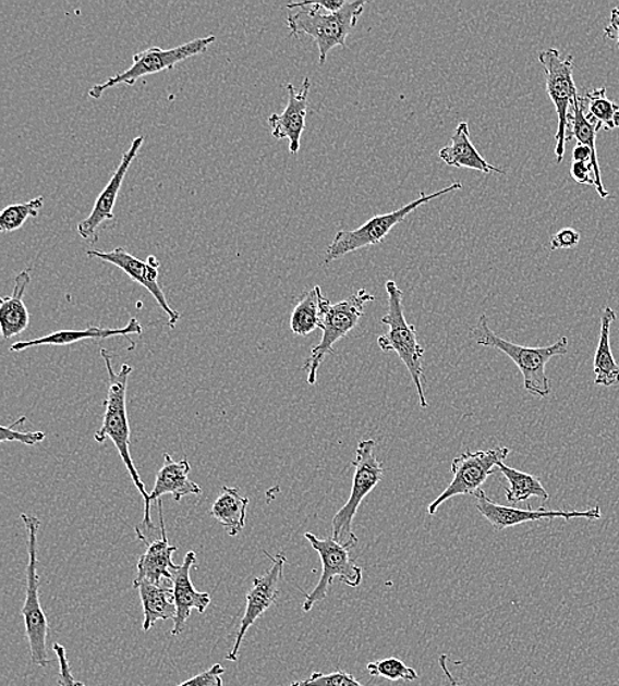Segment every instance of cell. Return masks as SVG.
I'll use <instances>...</instances> for the list:
<instances>
[{
	"label": "cell",
	"instance_id": "obj_38",
	"mask_svg": "<svg viewBox=\"0 0 619 686\" xmlns=\"http://www.w3.org/2000/svg\"><path fill=\"white\" fill-rule=\"evenodd\" d=\"M593 168L591 163H581V161H573L571 166V176L579 184L594 185V180L591 177Z\"/></svg>",
	"mask_w": 619,
	"mask_h": 686
},
{
	"label": "cell",
	"instance_id": "obj_24",
	"mask_svg": "<svg viewBox=\"0 0 619 686\" xmlns=\"http://www.w3.org/2000/svg\"><path fill=\"white\" fill-rule=\"evenodd\" d=\"M139 590L143 604V632L148 633L159 621H173L177 616V604H174L173 585L166 583L156 585L151 583H141L134 585Z\"/></svg>",
	"mask_w": 619,
	"mask_h": 686
},
{
	"label": "cell",
	"instance_id": "obj_36",
	"mask_svg": "<svg viewBox=\"0 0 619 686\" xmlns=\"http://www.w3.org/2000/svg\"><path fill=\"white\" fill-rule=\"evenodd\" d=\"M53 652L58 654V660H59V666H60L59 685L60 686H86L85 684L77 682V679L74 678L72 670H71V665H69L65 647L60 644H54Z\"/></svg>",
	"mask_w": 619,
	"mask_h": 686
},
{
	"label": "cell",
	"instance_id": "obj_3",
	"mask_svg": "<svg viewBox=\"0 0 619 686\" xmlns=\"http://www.w3.org/2000/svg\"><path fill=\"white\" fill-rule=\"evenodd\" d=\"M473 336L480 346L496 348L514 362L519 371L522 372L524 389L531 395L547 397L551 394V383L546 373V366L553 358L562 357L568 353L567 336H561L554 345L546 347L517 345L494 333L486 315L480 317L477 326L473 329Z\"/></svg>",
	"mask_w": 619,
	"mask_h": 686
},
{
	"label": "cell",
	"instance_id": "obj_18",
	"mask_svg": "<svg viewBox=\"0 0 619 686\" xmlns=\"http://www.w3.org/2000/svg\"><path fill=\"white\" fill-rule=\"evenodd\" d=\"M196 559V552L190 551L185 554L183 564L172 571L174 604H177V616H174L171 632L173 636L184 633L192 610H197L199 614H203L211 602L209 592L198 591L192 584L191 571Z\"/></svg>",
	"mask_w": 619,
	"mask_h": 686
},
{
	"label": "cell",
	"instance_id": "obj_41",
	"mask_svg": "<svg viewBox=\"0 0 619 686\" xmlns=\"http://www.w3.org/2000/svg\"><path fill=\"white\" fill-rule=\"evenodd\" d=\"M447 663H448L447 654H441V657L439 658V664L441 666L444 675H446L449 686H461V684L459 683V679H456L452 673H450L447 666Z\"/></svg>",
	"mask_w": 619,
	"mask_h": 686
},
{
	"label": "cell",
	"instance_id": "obj_23",
	"mask_svg": "<svg viewBox=\"0 0 619 686\" xmlns=\"http://www.w3.org/2000/svg\"><path fill=\"white\" fill-rule=\"evenodd\" d=\"M29 283L31 272L27 268L17 274L12 295L2 297L0 301V329H2L3 340L14 339V336L26 332L29 326V311L24 304V295H26Z\"/></svg>",
	"mask_w": 619,
	"mask_h": 686
},
{
	"label": "cell",
	"instance_id": "obj_31",
	"mask_svg": "<svg viewBox=\"0 0 619 686\" xmlns=\"http://www.w3.org/2000/svg\"><path fill=\"white\" fill-rule=\"evenodd\" d=\"M43 206V197H36L28 203L8 206L0 215V230L2 233L16 232L24 226L28 218L39 217Z\"/></svg>",
	"mask_w": 619,
	"mask_h": 686
},
{
	"label": "cell",
	"instance_id": "obj_10",
	"mask_svg": "<svg viewBox=\"0 0 619 686\" xmlns=\"http://www.w3.org/2000/svg\"><path fill=\"white\" fill-rule=\"evenodd\" d=\"M539 62L546 76V89L548 97L558 112L559 126L556 131L555 155L556 163L560 164L565 159L567 134L569 126V108L579 99L576 84L573 79V56L562 59L558 49L548 48L539 53Z\"/></svg>",
	"mask_w": 619,
	"mask_h": 686
},
{
	"label": "cell",
	"instance_id": "obj_33",
	"mask_svg": "<svg viewBox=\"0 0 619 686\" xmlns=\"http://www.w3.org/2000/svg\"><path fill=\"white\" fill-rule=\"evenodd\" d=\"M291 686H366L356 682L354 676L343 671L333 673L314 672L310 678L292 683Z\"/></svg>",
	"mask_w": 619,
	"mask_h": 686
},
{
	"label": "cell",
	"instance_id": "obj_34",
	"mask_svg": "<svg viewBox=\"0 0 619 686\" xmlns=\"http://www.w3.org/2000/svg\"><path fill=\"white\" fill-rule=\"evenodd\" d=\"M26 420V416H22L21 419L12 422L10 427H2L0 429V442L19 441L24 445L34 446L46 440V433L44 432H21V430H15L17 426H21Z\"/></svg>",
	"mask_w": 619,
	"mask_h": 686
},
{
	"label": "cell",
	"instance_id": "obj_2",
	"mask_svg": "<svg viewBox=\"0 0 619 686\" xmlns=\"http://www.w3.org/2000/svg\"><path fill=\"white\" fill-rule=\"evenodd\" d=\"M365 5L366 2H347L339 12H327L318 2L290 3L287 9L296 12L287 17V27L291 36L308 35L316 41L320 65H324L331 49L347 46L348 36L364 14Z\"/></svg>",
	"mask_w": 619,
	"mask_h": 686
},
{
	"label": "cell",
	"instance_id": "obj_5",
	"mask_svg": "<svg viewBox=\"0 0 619 686\" xmlns=\"http://www.w3.org/2000/svg\"><path fill=\"white\" fill-rule=\"evenodd\" d=\"M460 189H462V184L458 181V183L450 184L447 188L430 193V195L422 193L421 197L415 199V201L402 206V208L391 211V213L375 216L359 229L350 230V232L342 230V232L336 234L333 242L330 243L327 252H325V265L345 257L350 253L359 252L361 248L378 245L397 224L403 222L405 218L414 213L422 205Z\"/></svg>",
	"mask_w": 619,
	"mask_h": 686
},
{
	"label": "cell",
	"instance_id": "obj_37",
	"mask_svg": "<svg viewBox=\"0 0 619 686\" xmlns=\"http://www.w3.org/2000/svg\"><path fill=\"white\" fill-rule=\"evenodd\" d=\"M580 233L571 228H566L556 233L551 240V249H568L579 245Z\"/></svg>",
	"mask_w": 619,
	"mask_h": 686
},
{
	"label": "cell",
	"instance_id": "obj_29",
	"mask_svg": "<svg viewBox=\"0 0 619 686\" xmlns=\"http://www.w3.org/2000/svg\"><path fill=\"white\" fill-rule=\"evenodd\" d=\"M499 471L508 480L509 488L506 489V499L512 504L526 502L531 498H539L543 502L549 499L548 491L544 489L539 478L533 474L519 471L505 463L498 466Z\"/></svg>",
	"mask_w": 619,
	"mask_h": 686
},
{
	"label": "cell",
	"instance_id": "obj_11",
	"mask_svg": "<svg viewBox=\"0 0 619 686\" xmlns=\"http://www.w3.org/2000/svg\"><path fill=\"white\" fill-rule=\"evenodd\" d=\"M509 454V448L498 446L489 451L465 452L456 457L452 463V482L429 504L428 514L434 516L442 503L454 497L475 495Z\"/></svg>",
	"mask_w": 619,
	"mask_h": 686
},
{
	"label": "cell",
	"instance_id": "obj_35",
	"mask_svg": "<svg viewBox=\"0 0 619 686\" xmlns=\"http://www.w3.org/2000/svg\"><path fill=\"white\" fill-rule=\"evenodd\" d=\"M223 666L221 664H215L211 669L199 673L197 676L186 679V682L181 683L178 686H223Z\"/></svg>",
	"mask_w": 619,
	"mask_h": 686
},
{
	"label": "cell",
	"instance_id": "obj_39",
	"mask_svg": "<svg viewBox=\"0 0 619 686\" xmlns=\"http://www.w3.org/2000/svg\"><path fill=\"white\" fill-rule=\"evenodd\" d=\"M604 37L606 40H617L619 48V9H612L610 24L604 29Z\"/></svg>",
	"mask_w": 619,
	"mask_h": 686
},
{
	"label": "cell",
	"instance_id": "obj_14",
	"mask_svg": "<svg viewBox=\"0 0 619 686\" xmlns=\"http://www.w3.org/2000/svg\"><path fill=\"white\" fill-rule=\"evenodd\" d=\"M265 553L267 558L272 560V565L264 576L254 578L253 588L247 592L245 614H243L241 627L238 629L233 650L227 657V660L233 661V663L238 661V654H240L248 628L277 602L279 597V583L283 576L287 559L284 553H278L277 556Z\"/></svg>",
	"mask_w": 619,
	"mask_h": 686
},
{
	"label": "cell",
	"instance_id": "obj_1",
	"mask_svg": "<svg viewBox=\"0 0 619 686\" xmlns=\"http://www.w3.org/2000/svg\"><path fill=\"white\" fill-rule=\"evenodd\" d=\"M101 355L105 360L106 369L109 373V391L108 397L105 401V415L102 427L98 432L94 434V440L98 444H104L106 439H110L112 444L117 448L119 455L123 461L130 473L131 479L135 485L137 491L141 492L143 501H145V517H143V526L149 529H154V523L151 520V501H149V494L146 490V485L143 483L139 473L136 470L133 457L130 453V422L128 416V382L130 373L133 372V367L128 364L122 365L121 370L114 371V367L111 364V354L101 348Z\"/></svg>",
	"mask_w": 619,
	"mask_h": 686
},
{
	"label": "cell",
	"instance_id": "obj_27",
	"mask_svg": "<svg viewBox=\"0 0 619 686\" xmlns=\"http://www.w3.org/2000/svg\"><path fill=\"white\" fill-rule=\"evenodd\" d=\"M248 498L240 494V490L223 486L220 495L213 503L210 514L220 522L231 538L240 535L246 526Z\"/></svg>",
	"mask_w": 619,
	"mask_h": 686
},
{
	"label": "cell",
	"instance_id": "obj_13",
	"mask_svg": "<svg viewBox=\"0 0 619 686\" xmlns=\"http://www.w3.org/2000/svg\"><path fill=\"white\" fill-rule=\"evenodd\" d=\"M475 501H477V510L496 531H503L506 528L519 526V524L541 520L554 519H602L603 513L599 507H592L586 511H547L541 510H519L514 507L501 506L486 495L484 490L475 492Z\"/></svg>",
	"mask_w": 619,
	"mask_h": 686
},
{
	"label": "cell",
	"instance_id": "obj_9",
	"mask_svg": "<svg viewBox=\"0 0 619 686\" xmlns=\"http://www.w3.org/2000/svg\"><path fill=\"white\" fill-rule=\"evenodd\" d=\"M216 41V36L209 35L198 37L196 40L183 44V46L162 49L153 47L146 51L136 53L133 59V65L128 71L117 74V76L105 81L104 84L94 85L89 90V97L94 99L101 98L106 90L118 85H134L137 79L151 76V74L171 71L180 62L186 59L195 58L202 54L206 49Z\"/></svg>",
	"mask_w": 619,
	"mask_h": 686
},
{
	"label": "cell",
	"instance_id": "obj_30",
	"mask_svg": "<svg viewBox=\"0 0 619 686\" xmlns=\"http://www.w3.org/2000/svg\"><path fill=\"white\" fill-rule=\"evenodd\" d=\"M587 121L599 124L604 130L619 128V105L606 96V87H599L580 97Z\"/></svg>",
	"mask_w": 619,
	"mask_h": 686
},
{
	"label": "cell",
	"instance_id": "obj_7",
	"mask_svg": "<svg viewBox=\"0 0 619 686\" xmlns=\"http://www.w3.org/2000/svg\"><path fill=\"white\" fill-rule=\"evenodd\" d=\"M22 519L28 531V565L26 601H24L21 614L24 625H26L31 660L35 665L46 669L51 660L48 658L47 650L49 626L39 596L43 583L39 573H37V532H39L40 520L36 516L27 514H22Z\"/></svg>",
	"mask_w": 619,
	"mask_h": 686
},
{
	"label": "cell",
	"instance_id": "obj_20",
	"mask_svg": "<svg viewBox=\"0 0 619 686\" xmlns=\"http://www.w3.org/2000/svg\"><path fill=\"white\" fill-rule=\"evenodd\" d=\"M142 333L141 322L133 317L124 328L89 327L84 330H59V332L40 336V339L16 342L10 351L16 353L37 346H68L85 340H108L114 339V336L141 335Z\"/></svg>",
	"mask_w": 619,
	"mask_h": 686
},
{
	"label": "cell",
	"instance_id": "obj_6",
	"mask_svg": "<svg viewBox=\"0 0 619 686\" xmlns=\"http://www.w3.org/2000/svg\"><path fill=\"white\" fill-rule=\"evenodd\" d=\"M375 441L364 440L361 441L355 451V460L353 461L354 476L352 492L345 506H343L339 513L333 517L331 522V532L337 542L343 546L355 547L359 544L353 532V522L361 503L364 499L371 494V492L377 488L380 480L384 479L383 464L377 460V455L374 453Z\"/></svg>",
	"mask_w": 619,
	"mask_h": 686
},
{
	"label": "cell",
	"instance_id": "obj_16",
	"mask_svg": "<svg viewBox=\"0 0 619 686\" xmlns=\"http://www.w3.org/2000/svg\"><path fill=\"white\" fill-rule=\"evenodd\" d=\"M143 143H145V136L135 137L128 151L123 154L121 163H119L114 174H112L109 184L105 186L101 195L98 196L96 204H94L90 216L78 223L77 232L81 238L89 243H97L98 230L101 228V224L116 220L114 206L119 191H121L123 180L126 177Z\"/></svg>",
	"mask_w": 619,
	"mask_h": 686
},
{
	"label": "cell",
	"instance_id": "obj_4",
	"mask_svg": "<svg viewBox=\"0 0 619 686\" xmlns=\"http://www.w3.org/2000/svg\"><path fill=\"white\" fill-rule=\"evenodd\" d=\"M387 305L389 311L380 322L389 327V332L378 336V346L385 353H396L404 366L408 367L412 382L416 387L418 403L422 408H428L423 385L424 348L417 342L416 328L404 317V292L393 280L386 283Z\"/></svg>",
	"mask_w": 619,
	"mask_h": 686
},
{
	"label": "cell",
	"instance_id": "obj_8",
	"mask_svg": "<svg viewBox=\"0 0 619 686\" xmlns=\"http://www.w3.org/2000/svg\"><path fill=\"white\" fill-rule=\"evenodd\" d=\"M375 297L366 290H360L347 301L330 304L325 303L320 329L323 339L312 351L310 358L305 360L303 370L308 376V383L316 384L317 372L329 353H333V347L343 336H347L359 326L361 317L365 315V305L374 302Z\"/></svg>",
	"mask_w": 619,
	"mask_h": 686
},
{
	"label": "cell",
	"instance_id": "obj_19",
	"mask_svg": "<svg viewBox=\"0 0 619 686\" xmlns=\"http://www.w3.org/2000/svg\"><path fill=\"white\" fill-rule=\"evenodd\" d=\"M289 93V103L281 114H272L268 118L271 134L275 139L290 142V152L296 155L300 151V142L305 130L306 111H308V97L311 79L305 77L302 90H296L292 84L286 86Z\"/></svg>",
	"mask_w": 619,
	"mask_h": 686
},
{
	"label": "cell",
	"instance_id": "obj_15",
	"mask_svg": "<svg viewBox=\"0 0 619 686\" xmlns=\"http://www.w3.org/2000/svg\"><path fill=\"white\" fill-rule=\"evenodd\" d=\"M87 257L101 259L108 261V264L116 266L119 270H122L128 274L130 279H133L135 283L145 286V289L151 293L159 307L166 311L168 316V323L171 328L177 327L180 320L179 311L172 309L167 302L165 292L158 283L159 278V260L151 255L147 261H143L134 257L126 252L123 247H117L112 252H99V249H89L86 253Z\"/></svg>",
	"mask_w": 619,
	"mask_h": 686
},
{
	"label": "cell",
	"instance_id": "obj_26",
	"mask_svg": "<svg viewBox=\"0 0 619 686\" xmlns=\"http://www.w3.org/2000/svg\"><path fill=\"white\" fill-rule=\"evenodd\" d=\"M616 320L615 309L605 307L602 310V332H599V342L593 360V371L596 376L594 383L597 385L612 387L619 383V366L610 346L611 323Z\"/></svg>",
	"mask_w": 619,
	"mask_h": 686
},
{
	"label": "cell",
	"instance_id": "obj_22",
	"mask_svg": "<svg viewBox=\"0 0 619 686\" xmlns=\"http://www.w3.org/2000/svg\"><path fill=\"white\" fill-rule=\"evenodd\" d=\"M440 159L449 167L468 168L483 173H503L484 159L471 140V130L466 122H461L454 130L450 145L440 149Z\"/></svg>",
	"mask_w": 619,
	"mask_h": 686
},
{
	"label": "cell",
	"instance_id": "obj_17",
	"mask_svg": "<svg viewBox=\"0 0 619 686\" xmlns=\"http://www.w3.org/2000/svg\"><path fill=\"white\" fill-rule=\"evenodd\" d=\"M160 539L148 541L141 528H135L137 538L146 544V552L142 554L136 565V577L134 585L141 583H151L161 585L172 583V571L178 565L173 564L172 556L177 552V547L171 546L167 538L165 514H162V502L159 501Z\"/></svg>",
	"mask_w": 619,
	"mask_h": 686
},
{
	"label": "cell",
	"instance_id": "obj_32",
	"mask_svg": "<svg viewBox=\"0 0 619 686\" xmlns=\"http://www.w3.org/2000/svg\"><path fill=\"white\" fill-rule=\"evenodd\" d=\"M367 672L374 677H384L390 682H415L418 678L414 669L405 665L402 660L389 658L367 664Z\"/></svg>",
	"mask_w": 619,
	"mask_h": 686
},
{
	"label": "cell",
	"instance_id": "obj_25",
	"mask_svg": "<svg viewBox=\"0 0 619 686\" xmlns=\"http://www.w3.org/2000/svg\"><path fill=\"white\" fill-rule=\"evenodd\" d=\"M599 128H602L599 124L592 123L586 120L583 105H581L579 97L578 101L572 106L571 114H569L567 142L576 139L580 146H585L591 149L593 154L591 166L593 168L594 186H596L598 196L606 199L609 198L610 195L603 184L602 170H599L598 154L596 148L597 133Z\"/></svg>",
	"mask_w": 619,
	"mask_h": 686
},
{
	"label": "cell",
	"instance_id": "obj_21",
	"mask_svg": "<svg viewBox=\"0 0 619 686\" xmlns=\"http://www.w3.org/2000/svg\"><path fill=\"white\" fill-rule=\"evenodd\" d=\"M191 464L187 460L177 463L170 454H165V464L156 476L154 489L149 492V501H160L161 497L172 495L174 501L180 502L186 495H199L203 492L190 477Z\"/></svg>",
	"mask_w": 619,
	"mask_h": 686
},
{
	"label": "cell",
	"instance_id": "obj_28",
	"mask_svg": "<svg viewBox=\"0 0 619 686\" xmlns=\"http://www.w3.org/2000/svg\"><path fill=\"white\" fill-rule=\"evenodd\" d=\"M328 298L323 295L321 286L305 291L300 296L291 315V330L296 335H308L320 328L323 309Z\"/></svg>",
	"mask_w": 619,
	"mask_h": 686
},
{
	"label": "cell",
	"instance_id": "obj_12",
	"mask_svg": "<svg viewBox=\"0 0 619 686\" xmlns=\"http://www.w3.org/2000/svg\"><path fill=\"white\" fill-rule=\"evenodd\" d=\"M304 538L311 542L312 548L318 553L323 564V575L316 588L304 595V613H310L317 603L327 600L330 586L335 578L352 588H359L362 584V567L350 559V549L353 547L340 544L333 538L320 539L316 535L306 532Z\"/></svg>",
	"mask_w": 619,
	"mask_h": 686
},
{
	"label": "cell",
	"instance_id": "obj_40",
	"mask_svg": "<svg viewBox=\"0 0 619 686\" xmlns=\"http://www.w3.org/2000/svg\"><path fill=\"white\" fill-rule=\"evenodd\" d=\"M573 161H581V163H591L593 154L590 148L585 146H576L572 152Z\"/></svg>",
	"mask_w": 619,
	"mask_h": 686
}]
</instances>
